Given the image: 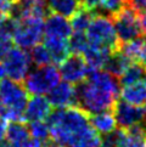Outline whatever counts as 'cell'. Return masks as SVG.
Masks as SVG:
<instances>
[{"label": "cell", "mask_w": 146, "mask_h": 147, "mask_svg": "<svg viewBox=\"0 0 146 147\" xmlns=\"http://www.w3.org/2000/svg\"><path fill=\"white\" fill-rule=\"evenodd\" d=\"M132 62L133 61L130 59H128V57L124 55L122 51L114 50V51H112L111 54H110L108 59L105 62V66H103V68H105L106 72L111 73L112 76L119 78L124 73V71L128 68V66L132 63Z\"/></svg>", "instance_id": "19"}, {"label": "cell", "mask_w": 146, "mask_h": 147, "mask_svg": "<svg viewBox=\"0 0 146 147\" xmlns=\"http://www.w3.org/2000/svg\"><path fill=\"white\" fill-rule=\"evenodd\" d=\"M112 52L111 49L106 48L102 45H95V44H89L87 50L83 52L82 56L88 65L89 71H97L101 69L105 66V62L108 59L110 54Z\"/></svg>", "instance_id": "14"}, {"label": "cell", "mask_w": 146, "mask_h": 147, "mask_svg": "<svg viewBox=\"0 0 146 147\" xmlns=\"http://www.w3.org/2000/svg\"><path fill=\"white\" fill-rule=\"evenodd\" d=\"M29 133L33 139L40 141V142H48L50 140V131L48 123L44 120H35V122H29Z\"/></svg>", "instance_id": "26"}, {"label": "cell", "mask_w": 146, "mask_h": 147, "mask_svg": "<svg viewBox=\"0 0 146 147\" xmlns=\"http://www.w3.org/2000/svg\"><path fill=\"white\" fill-rule=\"evenodd\" d=\"M46 123L50 140L62 146H68L90 128L89 114L79 106L56 108L46 118Z\"/></svg>", "instance_id": "2"}, {"label": "cell", "mask_w": 146, "mask_h": 147, "mask_svg": "<svg viewBox=\"0 0 146 147\" xmlns=\"http://www.w3.org/2000/svg\"><path fill=\"white\" fill-rule=\"evenodd\" d=\"M73 33L72 24L65 16L59 13H49L44 22L45 36H56V38L68 39Z\"/></svg>", "instance_id": "13"}, {"label": "cell", "mask_w": 146, "mask_h": 147, "mask_svg": "<svg viewBox=\"0 0 146 147\" xmlns=\"http://www.w3.org/2000/svg\"><path fill=\"white\" fill-rule=\"evenodd\" d=\"M48 100L55 108L77 106V86L68 82H60L48 92Z\"/></svg>", "instance_id": "11"}, {"label": "cell", "mask_w": 146, "mask_h": 147, "mask_svg": "<svg viewBox=\"0 0 146 147\" xmlns=\"http://www.w3.org/2000/svg\"><path fill=\"white\" fill-rule=\"evenodd\" d=\"M144 13H146V7H145V11H144Z\"/></svg>", "instance_id": "44"}, {"label": "cell", "mask_w": 146, "mask_h": 147, "mask_svg": "<svg viewBox=\"0 0 146 147\" xmlns=\"http://www.w3.org/2000/svg\"><path fill=\"white\" fill-rule=\"evenodd\" d=\"M5 16H6V13H4V12L0 11V22H1V20H3Z\"/></svg>", "instance_id": "42"}, {"label": "cell", "mask_w": 146, "mask_h": 147, "mask_svg": "<svg viewBox=\"0 0 146 147\" xmlns=\"http://www.w3.org/2000/svg\"><path fill=\"white\" fill-rule=\"evenodd\" d=\"M144 78H146V66L141 61H134L128 66V68L118 79L122 86H126L143 80Z\"/></svg>", "instance_id": "21"}, {"label": "cell", "mask_w": 146, "mask_h": 147, "mask_svg": "<svg viewBox=\"0 0 146 147\" xmlns=\"http://www.w3.org/2000/svg\"><path fill=\"white\" fill-rule=\"evenodd\" d=\"M121 83L106 71H91L77 86V106L88 114L112 111L118 101Z\"/></svg>", "instance_id": "1"}, {"label": "cell", "mask_w": 146, "mask_h": 147, "mask_svg": "<svg viewBox=\"0 0 146 147\" xmlns=\"http://www.w3.org/2000/svg\"><path fill=\"white\" fill-rule=\"evenodd\" d=\"M0 147H11V146H10L6 141H1V142H0Z\"/></svg>", "instance_id": "41"}, {"label": "cell", "mask_w": 146, "mask_h": 147, "mask_svg": "<svg viewBox=\"0 0 146 147\" xmlns=\"http://www.w3.org/2000/svg\"><path fill=\"white\" fill-rule=\"evenodd\" d=\"M44 35V18L27 15L18 21V26L12 35L14 43L21 49H32L39 44Z\"/></svg>", "instance_id": "6"}, {"label": "cell", "mask_w": 146, "mask_h": 147, "mask_svg": "<svg viewBox=\"0 0 146 147\" xmlns=\"http://www.w3.org/2000/svg\"><path fill=\"white\" fill-rule=\"evenodd\" d=\"M144 44H145V36H140V38L126 41V43H121L118 50L122 51L123 54L133 62L140 61L141 60V56H143Z\"/></svg>", "instance_id": "22"}, {"label": "cell", "mask_w": 146, "mask_h": 147, "mask_svg": "<svg viewBox=\"0 0 146 147\" xmlns=\"http://www.w3.org/2000/svg\"><path fill=\"white\" fill-rule=\"evenodd\" d=\"M87 38L89 40V44L106 46L112 51L118 50L119 48V40L114 29L112 17L101 12L95 13L90 24L88 26Z\"/></svg>", "instance_id": "4"}, {"label": "cell", "mask_w": 146, "mask_h": 147, "mask_svg": "<svg viewBox=\"0 0 146 147\" xmlns=\"http://www.w3.org/2000/svg\"><path fill=\"white\" fill-rule=\"evenodd\" d=\"M30 59H32V62L38 67V66H45V65H50L51 61V56L49 50L46 49L45 45L41 44H36L34 45L32 50H30Z\"/></svg>", "instance_id": "28"}, {"label": "cell", "mask_w": 146, "mask_h": 147, "mask_svg": "<svg viewBox=\"0 0 146 147\" xmlns=\"http://www.w3.org/2000/svg\"><path fill=\"white\" fill-rule=\"evenodd\" d=\"M28 92L24 85L12 79L0 82V114L11 122H24Z\"/></svg>", "instance_id": "3"}, {"label": "cell", "mask_w": 146, "mask_h": 147, "mask_svg": "<svg viewBox=\"0 0 146 147\" xmlns=\"http://www.w3.org/2000/svg\"><path fill=\"white\" fill-rule=\"evenodd\" d=\"M68 44L71 52L82 55L89 46V40H88L87 34H84V32H73L68 38Z\"/></svg>", "instance_id": "27"}, {"label": "cell", "mask_w": 146, "mask_h": 147, "mask_svg": "<svg viewBox=\"0 0 146 147\" xmlns=\"http://www.w3.org/2000/svg\"><path fill=\"white\" fill-rule=\"evenodd\" d=\"M80 6V0H46V7L49 11L65 17H72Z\"/></svg>", "instance_id": "20"}, {"label": "cell", "mask_w": 146, "mask_h": 147, "mask_svg": "<svg viewBox=\"0 0 146 147\" xmlns=\"http://www.w3.org/2000/svg\"><path fill=\"white\" fill-rule=\"evenodd\" d=\"M143 63L146 66V35H145V44H144V50H143V56H141V60Z\"/></svg>", "instance_id": "39"}, {"label": "cell", "mask_w": 146, "mask_h": 147, "mask_svg": "<svg viewBox=\"0 0 146 147\" xmlns=\"http://www.w3.org/2000/svg\"><path fill=\"white\" fill-rule=\"evenodd\" d=\"M5 76H6V74H5V69H4V66L1 65V63H0V82H1L3 79H4V77Z\"/></svg>", "instance_id": "40"}, {"label": "cell", "mask_w": 146, "mask_h": 147, "mask_svg": "<svg viewBox=\"0 0 146 147\" xmlns=\"http://www.w3.org/2000/svg\"><path fill=\"white\" fill-rule=\"evenodd\" d=\"M122 100L132 105L140 106L146 102V78L130 85L123 86L121 91Z\"/></svg>", "instance_id": "18"}, {"label": "cell", "mask_w": 146, "mask_h": 147, "mask_svg": "<svg viewBox=\"0 0 146 147\" xmlns=\"http://www.w3.org/2000/svg\"><path fill=\"white\" fill-rule=\"evenodd\" d=\"M111 17L119 44L140 38V36H145L141 27H140L139 15L133 9H130L127 4Z\"/></svg>", "instance_id": "7"}, {"label": "cell", "mask_w": 146, "mask_h": 147, "mask_svg": "<svg viewBox=\"0 0 146 147\" xmlns=\"http://www.w3.org/2000/svg\"><path fill=\"white\" fill-rule=\"evenodd\" d=\"M60 79V71L54 65L38 66L27 74L23 80V85L30 95H44L59 84Z\"/></svg>", "instance_id": "5"}, {"label": "cell", "mask_w": 146, "mask_h": 147, "mask_svg": "<svg viewBox=\"0 0 146 147\" xmlns=\"http://www.w3.org/2000/svg\"><path fill=\"white\" fill-rule=\"evenodd\" d=\"M17 1L18 0H0V11L6 15H10L11 10L14 9Z\"/></svg>", "instance_id": "32"}, {"label": "cell", "mask_w": 146, "mask_h": 147, "mask_svg": "<svg viewBox=\"0 0 146 147\" xmlns=\"http://www.w3.org/2000/svg\"><path fill=\"white\" fill-rule=\"evenodd\" d=\"M88 65L80 54L70 55L67 59L60 65V74L65 82L71 84H79L87 79L89 74Z\"/></svg>", "instance_id": "10"}, {"label": "cell", "mask_w": 146, "mask_h": 147, "mask_svg": "<svg viewBox=\"0 0 146 147\" xmlns=\"http://www.w3.org/2000/svg\"><path fill=\"white\" fill-rule=\"evenodd\" d=\"M144 109H145V113H146V102H145V108Z\"/></svg>", "instance_id": "43"}, {"label": "cell", "mask_w": 146, "mask_h": 147, "mask_svg": "<svg viewBox=\"0 0 146 147\" xmlns=\"http://www.w3.org/2000/svg\"><path fill=\"white\" fill-rule=\"evenodd\" d=\"M82 5L87 9L96 11L97 9H100V0H80Z\"/></svg>", "instance_id": "33"}, {"label": "cell", "mask_w": 146, "mask_h": 147, "mask_svg": "<svg viewBox=\"0 0 146 147\" xmlns=\"http://www.w3.org/2000/svg\"><path fill=\"white\" fill-rule=\"evenodd\" d=\"M90 127L99 134L107 135L116 129V118L112 111H103L89 115Z\"/></svg>", "instance_id": "17"}, {"label": "cell", "mask_w": 146, "mask_h": 147, "mask_svg": "<svg viewBox=\"0 0 146 147\" xmlns=\"http://www.w3.org/2000/svg\"><path fill=\"white\" fill-rule=\"evenodd\" d=\"M12 44H14L12 36L0 30V61L4 60L6 54L12 49Z\"/></svg>", "instance_id": "30"}, {"label": "cell", "mask_w": 146, "mask_h": 147, "mask_svg": "<svg viewBox=\"0 0 146 147\" xmlns=\"http://www.w3.org/2000/svg\"><path fill=\"white\" fill-rule=\"evenodd\" d=\"M44 45L49 50L51 61L55 65H61L71 54L68 39L56 38V36H45Z\"/></svg>", "instance_id": "15"}, {"label": "cell", "mask_w": 146, "mask_h": 147, "mask_svg": "<svg viewBox=\"0 0 146 147\" xmlns=\"http://www.w3.org/2000/svg\"><path fill=\"white\" fill-rule=\"evenodd\" d=\"M6 129H7V119L0 114V142L4 141V139H5Z\"/></svg>", "instance_id": "34"}, {"label": "cell", "mask_w": 146, "mask_h": 147, "mask_svg": "<svg viewBox=\"0 0 146 147\" xmlns=\"http://www.w3.org/2000/svg\"><path fill=\"white\" fill-rule=\"evenodd\" d=\"M51 103L43 95H33L28 98L24 108V122L45 120L51 113Z\"/></svg>", "instance_id": "12"}, {"label": "cell", "mask_w": 146, "mask_h": 147, "mask_svg": "<svg viewBox=\"0 0 146 147\" xmlns=\"http://www.w3.org/2000/svg\"><path fill=\"white\" fill-rule=\"evenodd\" d=\"M100 147H128L127 129H114L110 134L105 135V139L101 140Z\"/></svg>", "instance_id": "24"}, {"label": "cell", "mask_w": 146, "mask_h": 147, "mask_svg": "<svg viewBox=\"0 0 146 147\" xmlns=\"http://www.w3.org/2000/svg\"><path fill=\"white\" fill-rule=\"evenodd\" d=\"M126 4L130 9H133L138 15L144 13L146 7V0H127Z\"/></svg>", "instance_id": "31"}, {"label": "cell", "mask_w": 146, "mask_h": 147, "mask_svg": "<svg viewBox=\"0 0 146 147\" xmlns=\"http://www.w3.org/2000/svg\"><path fill=\"white\" fill-rule=\"evenodd\" d=\"M139 22H140V27L143 29L144 35H146V13L139 15Z\"/></svg>", "instance_id": "35"}, {"label": "cell", "mask_w": 146, "mask_h": 147, "mask_svg": "<svg viewBox=\"0 0 146 147\" xmlns=\"http://www.w3.org/2000/svg\"><path fill=\"white\" fill-rule=\"evenodd\" d=\"M112 112L119 128L128 129L130 127H134V125L146 123L145 109L137 106V105H132L124 101V100L116 102Z\"/></svg>", "instance_id": "9"}, {"label": "cell", "mask_w": 146, "mask_h": 147, "mask_svg": "<svg viewBox=\"0 0 146 147\" xmlns=\"http://www.w3.org/2000/svg\"><path fill=\"white\" fill-rule=\"evenodd\" d=\"M127 0H100V9L105 15L113 16L117 13L124 5H126Z\"/></svg>", "instance_id": "29"}, {"label": "cell", "mask_w": 146, "mask_h": 147, "mask_svg": "<svg viewBox=\"0 0 146 147\" xmlns=\"http://www.w3.org/2000/svg\"><path fill=\"white\" fill-rule=\"evenodd\" d=\"M100 145H101L100 134L96 133L90 127L85 133H83L80 136H78L67 147H100Z\"/></svg>", "instance_id": "25"}, {"label": "cell", "mask_w": 146, "mask_h": 147, "mask_svg": "<svg viewBox=\"0 0 146 147\" xmlns=\"http://www.w3.org/2000/svg\"><path fill=\"white\" fill-rule=\"evenodd\" d=\"M5 138L11 147H24L30 140V133L24 122H11L7 124Z\"/></svg>", "instance_id": "16"}, {"label": "cell", "mask_w": 146, "mask_h": 147, "mask_svg": "<svg viewBox=\"0 0 146 147\" xmlns=\"http://www.w3.org/2000/svg\"><path fill=\"white\" fill-rule=\"evenodd\" d=\"M24 147H44V144L35 139H30L28 142L24 145Z\"/></svg>", "instance_id": "36"}, {"label": "cell", "mask_w": 146, "mask_h": 147, "mask_svg": "<svg viewBox=\"0 0 146 147\" xmlns=\"http://www.w3.org/2000/svg\"><path fill=\"white\" fill-rule=\"evenodd\" d=\"M95 13L96 11L89 10L82 5L79 10L71 17V24H72L73 30L74 32H85L88 26L91 22L93 17L95 16Z\"/></svg>", "instance_id": "23"}, {"label": "cell", "mask_w": 146, "mask_h": 147, "mask_svg": "<svg viewBox=\"0 0 146 147\" xmlns=\"http://www.w3.org/2000/svg\"><path fill=\"white\" fill-rule=\"evenodd\" d=\"M44 147H64V146L60 145V144H56V142H54V141H51V140H49L48 142L44 144Z\"/></svg>", "instance_id": "38"}, {"label": "cell", "mask_w": 146, "mask_h": 147, "mask_svg": "<svg viewBox=\"0 0 146 147\" xmlns=\"http://www.w3.org/2000/svg\"><path fill=\"white\" fill-rule=\"evenodd\" d=\"M4 69L10 79L22 83L30 71L32 59L24 49L12 48L4 57Z\"/></svg>", "instance_id": "8"}, {"label": "cell", "mask_w": 146, "mask_h": 147, "mask_svg": "<svg viewBox=\"0 0 146 147\" xmlns=\"http://www.w3.org/2000/svg\"><path fill=\"white\" fill-rule=\"evenodd\" d=\"M20 1L27 5H33V4H44L45 0H20Z\"/></svg>", "instance_id": "37"}]
</instances>
